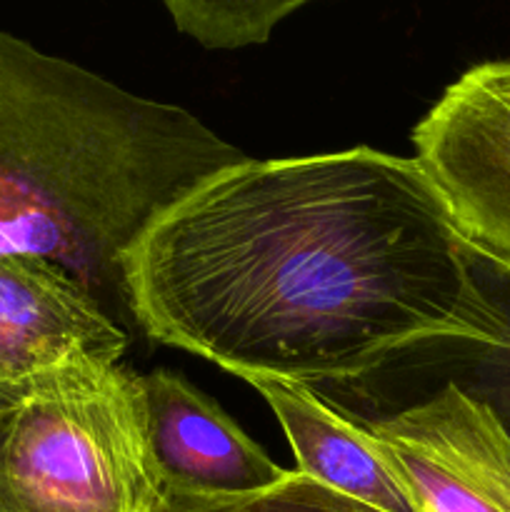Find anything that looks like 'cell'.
Instances as JSON below:
<instances>
[{
  "instance_id": "cell-1",
  "label": "cell",
  "mask_w": 510,
  "mask_h": 512,
  "mask_svg": "<svg viewBox=\"0 0 510 512\" xmlns=\"http://www.w3.org/2000/svg\"><path fill=\"white\" fill-rule=\"evenodd\" d=\"M123 290L150 338L240 380L345 383L405 350L505 340L425 170L373 148L218 170L145 228Z\"/></svg>"
},
{
  "instance_id": "cell-2",
  "label": "cell",
  "mask_w": 510,
  "mask_h": 512,
  "mask_svg": "<svg viewBox=\"0 0 510 512\" xmlns=\"http://www.w3.org/2000/svg\"><path fill=\"white\" fill-rule=\"evenodd\" d=\"M240 160L180 105L0 30V258L58 265L115 323L128 310V250L165 208Z\"/></svg>"
},
{
  "instance_id": "cell-3",
  "label": "cell",
  "mask_w": 510,
  "mask_h": 512,
  "mask_svg": "<svg viewBox=\"0 0 510 512\" xmlns=\"http://www.w3.org/2000/svg\"><path fill=\"white\" fill-rule=\"evenodd\" d=\"M160 490L143 380L80 363L0 398V512H145Z\"/></svg>"
},
{
  "instance_id": "cell-4",
  "label": "cell",
  "mask_w": 510,
  "mask_h": 512,
  "mask_svg": "<svg viewBox=\"0 0 510 512\" xmlns=\"http://www.w3.org/2000/svg\"><path fill=\"white\" fill-rule=\"evenodd\" d=\"M413 145L470 253L510 270V58L448 85Z\"/></svg>"
},
{
  "instance_id": "cell-5",
  "label": "cell",
  "mask_w": 510,
  "mask_h": 512,
  "mask_svg": "<svg viewBox=\"0 0 510 512\" xmlns=\"http://www.w3.org/2000/svg\"><path fill=\"white\" fill-rule=\"evenodd\" d=\"M128 333L58 265L0 258V398L80 363H118Z\"/></svg>"
},
{
  "instance_id": "cell-6",
  "label": "cell",
  "mask_w": 510,
  "mask_h": 512,
  "mask_svg": "<svg viewBox=\"0 0 510 512\" xmlns=\"http://www.w3.org/2000/svg\"><path fill=\"white\" fill-rule=\"evenodd\" d=\"M140 380L160 485L195 495H250L290 475L183 375L153 370Z\"/></svg>"
},
{
  "instance_id": "cell-7",
  "label": "cell",
  "mask_w": 510,
  "mask_h": 512,
  "mask_svg": "<svg viewBox=\"0 0 510 512\" xmlns=\"http://www.w3.org/2000/svg\"><path fill=\"white\" fill-rule=\"evenodd\" d=\"M253 385L293 448L295 473L380 512H415L373 435L318 398L308 385L275 378H245Z\"/></svg>"
},
{
  "instance_id": "cell-8",
  "label": "cell",
  "mask_w": 510,
  "mask_h": 512,
  "mask_svg": "<svg viewBox=\"0 0 510 512\" xmlns=\"http://www.w3.org/2000/svg\"><path fill=\"white\" fill-rule=\"evenodd\" d=\"M368 433L413 445L453 470L500 512H510V433L483 400L445 383L425 403L385 420H365Z\"/></svg>"
},
{
  "instance_id": "cell-9",
  "label": "cell",
  "mask_w": 510,
  "mask_h": 512,
  "mask_svg": "<svg viewBox=\"0 0 510 512\" xmlns=\"http://www.w3.org/2000/svg\"><path fill=\"white\" fill-rule=\"evenodd\" d=\"M303 5V0H165L175 28L210 50L268 43L275 25Z\"/></svg>"
},
{
  "instance_id": "cell-10",
  "label": "cell",
  "mask_w": 510,
  "mask_h": 512,
  "mask_svg": "<svg viewBox=\"0 0 510 512\" xmlns=\"http://www.w3.org/2000/svg\"><path fill=\"white\" fill-rule=\"evenodd\" d=\"M145 512H380L290 470L285 480L250 495H195L160 485Z\"/></svg>"
},
{
  "instance_id": "cell-11",
  "label": "cell",
  "mask_w": 510,
  "mask_h": 512,
  "mask_svg": "<svg viewBox=\"0 0 510 512\" xmlns=\"http://www.w3.org/2000/svg\"><path fill=\"white\" fill-rule=\"evenodd\" d=\"M475 260H478L480 275L505 313V343L495 350H475L483 370H480L478 388L468 390V393L483 400L500 420V425L510 433V270L480 260L478 255Z\"/></svg>"
}]
</instances>
